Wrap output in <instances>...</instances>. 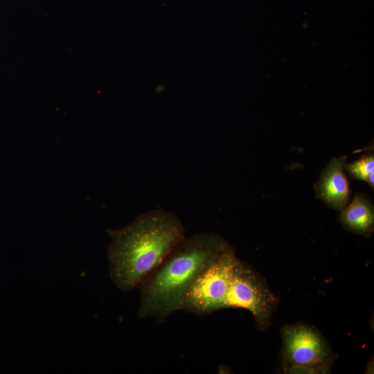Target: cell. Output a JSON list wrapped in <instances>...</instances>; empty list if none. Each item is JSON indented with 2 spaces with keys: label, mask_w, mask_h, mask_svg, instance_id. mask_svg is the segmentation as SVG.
Instances as JSON below:
<instances>
[{
  "label": "cell",
  "mask_w": 374,
  "mask_h": 374,
  "mask_svg": "<svg viewBox=\"0 0 374 374\" xmlns=\"http://www.w3.org/2000/svg\"><path fill=\"white\" fill-rule=\"evenodd\" d=\"M110 276L116 287L129 291L139 286L185 237L181 220L172 212L152 210L118 230H108Z\"/></svg>",
  "instance_id": "6da1fadb"
},
{
  "label": "cell",
  "mask_w": 374,
  "mask_h": 374,
  "mask_svg": "<svg viewBox=\"0 0 374 374\" xmlns=\"http://www.w3.org/2000/svg\"><path fill=\"white\" fill-rule=\"evenodd\" d=\"M230 244L214 233L181 239L139 285L138 316L161 323L179 310L184 296L199 274Z\"/></svg>",
  "instance_id": "7a4b0ae2"
},
{
  "label": "cell",
  "mask_w": 374,
  "mask_h": 374,
  "mask_svg": "<svg viewBox=\"0 0 374 374\" xmlns=\"http://www.w3.org/2000/svg\"><path fill=\"white\" fill-rule=\"evenodd\" d=\"M282 366L286 373H328L337 358L314 326L299 322L281 328Z\"/></svg>",
  "instance_id": "3957f363"
},
{
  "label": "cell",
  "mask_w": 374,
  "mask_h": 374,
  "mask_svg": "<svg viewBox=\"0 0 374 374\" xmlns=\"http://www.w3.org/2000/svg\"><path fill=\"white\" fill-rule=\"evenodd\" d=\"M239 259L230 244L196 277L179 310L206 316L223 309L235 265Z\"/></svg>",
  "instance_id": "277c9868"
},
{
  "label": "cell",
  "mask_w": 374,
  "mask_h": 374,
  "mask_svg": "<svg viewBox=\"0 0 374 374\" xmlns=\"http://www.w3.org/2000/svg\"><path fill=\"white\" fill-rule=\"evenodd\" d=\"M279 298L265 280L251 266L238 260L234 266L224 308H242L250 312L256 327L265 330L271 326V318Z\"/></svg>",
  "instance_id": "5b68a950"
},
{
  "label": "cell",
  "mask_w": 374,
  "mask_h": 374,
  "mask_svg": "<svg viewBox=\"0 0 374 374\" xmlns=\"http://www.w3.org/2000/svg\"><path fill=\"white\" fill-rule=\"evenodd\" d=\"M346 156L332 158L315 184L316 197L328 206L341 211L350 198V187L344 172Z\"/></svg>",
  "instance_id": "8992f818"
},
{
  "label": "cell",
  "mask_w": 374,
  "mask_h": 374,
  "mask_svg": "<svg viewBox=\"0 0 374 374\" xmlns=\"http://www.w3.org/2000/svg\"><path fill=\"white\" fill-rule=\"evenodd\" d=\"M339 220L343 228L355 234L368 237L374 229V207L364 193H356L341 211Z\"/></svg>",
  "instance_id": "52a82bcc"
},
{
  "label": "cell",
  "mask_w": 374,
  "mask_h": 374,
  "mask_svg": "<svg viewBox=\"0 0 374 374\" xmlns=\"http://www.w3.org/2000/svg\"><path fill=\"white\" fill-rule=\"evenodd\" d=\"M345 168L353 179L366 181L368 175L373 171V154H364L351 163H346Z\"/></svg>",
  "instance_id": "ba28073f"
}]
</instances>
